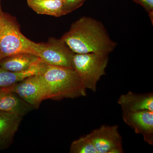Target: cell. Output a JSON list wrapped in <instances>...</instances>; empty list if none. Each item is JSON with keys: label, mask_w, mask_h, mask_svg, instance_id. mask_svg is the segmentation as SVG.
I'll return each mask as SVG.
<instances>
[{"label": "cell", "mask_w": 153, "mask_h": 153, "mask_svg": "<svg viewBox=\"0 0 153 153\" xmlns=\"http://www.w3.org/2000/svg\"><path fill=\"white\" fill-rule=\"evenodd\" d=\"M61 39L75 54L102 53L109 55L117 46L104 25L91 17L79 18L71 25Z\"/></svg>", "instance_id": "obj_1"}, {"label": "cell", "mask_w": 153, "mask_h": 153, "mask_svg": "<svg viewBox=\"0 0 153 153\" xmlns=\"http://www.w3.org/2000/svg\"><path fill=\"white\" fill-rule=\"evenodd\" d=\"M49 88L50 99L86 96V88L73 68L47 65L41 74Z\"/></svg>", "instance_id": "obj_2"}, {"label": "cell", "mask_w": 153, "mask_h": 153, "mask_svg": "<svg viewBox=\"0 0 153 153\" xmlns=\"http://www.w3.org/2000/svg\"><path fill=\"white\" fill-rule=\"evenodd\" d=\"M38 48L39 43L22 34L16 18L3 12L0 16V61L19 53L37 56Z\"/></svg>", "instance_id": "obj_3"}, {"label": "cell", "mask_w": 153, "mask_h": 153, "mask_svg": "<svg viewBox=\"0 0 153 153\" xmlns=\"http://www.w3.org/2000/svg\"><path fill=\"white\" fill-rule=\"evenodd\" d=\"M108 62V55L105 53H74L72 65L86 89L95 92L97 82L105 74Z\"/></svg>", "instance_id": "obj_4"}, {"label": "cell", "mask_w": 153, "mask_h": 153, "mask_svg": "<svg viewBox=\"0 0 153 153\" xmlns=\"http://www.w3.org/2000/svg\"><path fill=\"white\" fill-rule=\"evenodd\" d=\"M5 88L16 94L34 108H38L42 102L51 97L49 86L41 74L32 75Z\"/></svg>", "instance_id": "obj_5"}, {"label": "cell", "mask_w": 153, "mask_h": 153, "mask_svg": "<svg viewBox=\"0 0 153 153\" xmlns=\"http://www.w3.org/2000/svg\"><path fill=\"white\" fill-rule=\"evenodd\" d=\"M74 53L60 38H49L47 43H39L37 56L47 65L73 68Z\"/></svg>", "instance_id": "obj_6"}, {"label": "cell", "mask_w": 153, "mask_h": 153, "mask_svg": "<svg viewBox=\"0 0 153 153\" xmlns=\"http://www.w3.org/2000/svg\"><path fill=\"white\" fill-rule=\"evenodd\" d=\"M97 153H121L122 138L117 126L103 125L89 134Z\"/></svg>", "instance_id": "obj_7"}, {"label": "cell", "mask_w": 153, "mask_h": 153, "mask_svg": "<svg viewBox=\"0 0 153 153\" xmlns=\"http://www.w3.org/2000/svg\"><path fill=\"white\" fill-rule=\"evenodd\" d=\"M123 118L136 133L143 136L145 142L153 145V111L123 112Z\"/></svg>", "instance_id": "obj_8"}, {"label": "cell", "mask_w": 153, "mask_h": 153, "mask_svg": "<svg viewBox=\"0 0 153 153\" xmlns=\"http://www.w3.org/2000/svg\"><path fill=\"white\" fill-rule=\"evenodd\" d=\"M117 103L120 105L123 112L145 110L153 111V94H136L129 91L121 95Z\"/></svg>", "instance_id": "obj_9"}, {"label": "cell", "mask_w": 153, "mask_h": 153, "mask_svg": "<svg viewBox=\"0 0 153 153\" xmlns=\"http://www.w3.org/2000/svg\"><path fill=\"white\" fill-rule=\"evenodd\" d=\"M33 108L16 94L6 88L0 87V111L11 113L23 117Z\"/></svg>", "instance_id": "obj_10"}, {"label": "cell", "mask_w": 153, "mask_h": 153, "mask_svg": "<svg viewBox=\"0 0 153 153\" xmlns=\"http://www.w3.org/2000/svg\"><path fill=\"white\" fill-rule=\"evenodd\" d=\"M23 117L0 111V150L11 144Z\"/></svg>", "instance_id": "obj_11"}, {"label": "cell", "mask_w": 153, "mask_h": 153, "mask_svg": "<svg viewBox=\"0 0 153 153\" xmlns=\"http://www.w3.org/2000/svg\"><path fill=\"white\" fill-rule=\"evenodd\" d=\"M42 61L36 55L29 53H19L1 60L0 67L8 71L19 72L27 70Z\"/></svg>", "instance_id": "obj_12"}, {"label": "cell", "mask_w": 153, "mask_h": 153, "mask_svg": "<svg viewBox=\"0 0 153 153\" xmlns=\"http://www.w3.org/2000/svg\"><path fill=\"white\" fill-rule=\"evenodd\" d=\"M47 64L43 61L25 71L15 72L0 67V87H9L32 75L41 74Z\"/></svg>", "instance_id": "obj_13"}, {"label": "cell", "mask_w": 153, "mask_h": 153, "mask_svg": "<svg viewBox=\"0 0 153 153\" xmlns=\"http://www.w3.org/2000/svg\"><path fill=\"white\" fill-rule=\"evenodd\" d=\"M27 3L37 14L56 17L65 15L63 0H27Z\"/></svg>", "instance_id": "obj_14"}, {"label": "cell", "mask_w": 153, "mask_h": 153, "mask_svg": "<svg viewBox=\"0 0 153 153\" xmlns=\"http://www.w3.org/2000/svg\"><path fill=\"white\" fill-rule=\"evenodd\" d=\"M71 153H97L89 134L81 137L71 143Z\"/></svg>", "instance_id": "obj_15"}, {"label": "cell", "mask_w": 153, "mask_h": 153, "mask_svg": "<svg viewBox=\"0 0 153 153\" xmlns=\"http://www.w3.org/2000/svg\"><path fill=\"white\" fill-rule=\"evenodd\" d=\"M85 0H63L65 15L70 13L83 4Z\"/></svg>", "instance_id": "obj_16"}, {"label": "cell", "mask_w": 153, "mask_h": 153, "mask_svg": "<svg viewBox=\"0 0 153 153\" xmlns=\"http://www.w3.org/2000/svg\"><path fill=\"white\" fill-rule=\"evenodd\" d=\"M143 7L153 21V0H132Z\"/></svg>", "instance_id": "obj_17"}, {"label": "cell", "mask_w": 153, "mask_h": 153, "mask_svg": "<svg viewBox=\"0 0 153 153\" xmlns=\"http://www.w3.org/2000/svg\"><path fill=\"white\" fill-rule=\"evenodd\" d=\"M1 0H0V16L3 13L2 11L1 6Z\"/></svg>", "instance_id": "obj_18"}]
</instances>
